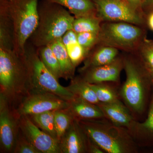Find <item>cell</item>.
Returning <instances> with one entry per match:
<instances>
[{"label": "cell", "mask_w": 153, "mask_h": 153, "mask_svg": "<svg viewBox=\"0 0 153 153\" xmlns=\"http://www.w3.org/2000/svg\"><path fill=\"white\" fill-rule=\"evenodd\" d=\"M31 91L26 54L21 56L13 49L0 47V95L17 108Z\"/></svg>", "instance_id": "6da1fadb"}, {"label": "cell", "mask_w": 153, "mask_h": 153, "mask_svg": "<svg viewBox=\"0 0 153 153\" xmlns=\"http://www.w3.org/2000/svg\"><path fill=\"white\" fill-rule=\"evenodd\" d=\"M126 81L120 88L121 100L136 120L144 112L151 82L150 74L140 60L135 56H123Z\"/></svg>", "instance_id": "7a4b0ae2"}, {"label": "cell", "mask_w": 153, "mask_h": 153, "mask_svg": "<svg viewBox=\"0 0 153 153\" xmlns=\"http://www.w3.org/2000/svg\"><path fill=\"white\" fill-rule=\"evenodd\" d=\"M75 17L63 6L48 0L38 4V21L30 37V43L38 49L62 38L72 30Z\"/></svg>", "instance_id": "3957f363"}, {"label": "cell", "mask_w": 153, "mask_h": 153, "mask_svg": "<svg viewBox=\"0 0 153 153\" xmlns=\"http://www.w3.org/2000/svg\"><path fill=\"white\" fill-rule=\"evenodd\" d=\"M39 0H0V9L6 12L13 31V50L24 56L28 40L38 21Z\"/></svg>", "instance_id": "277c9868"}, {"label": "cell", "mask_w": 153, "mask_h": 153, "mask_svg": "<svg viewBox=\"0 0 153 153\" xmlns=\"http://www.w3.org/2000/svg\"><path fill=\"white\" fill-rule=\"evenodd\" d=\"M88 137L105 153H136L137 146L128 130L105 118L78 121Z\"/></svg>", "instance_id": "5b68a950"}, {"label": "cell", "mask_w": 153, "mask_h": 153, "mask_svg": "<svg viewBox=\"0 0 153 153\" xmlns=\"http://www.w3.org/2000/svg\"><path fill=\"white\" fill-rule=\"evenodd\" d=\"M145 38V31L141 26L127 22H103L97 45L135 53Z\"/></svg>", "instance_id": "8992f818"}, {"label": "cell", "mask_w": 153, "mask_h": 153, "mask_svg": "<svg viewBox=\"0 0 153 153\" xmlns=\"http://www.w3.org/2000/svg\"><path fill=\"white\" fill-rule=\"evenodd\" d=\"M26 56L30 71L31 91L52 94L68 101L74 98L73 94L67 87L60 85L58 79L44 65L37 48L32 44L29 46L27 44Z\"/></svg>", "instance_id": "52a82bcc"}, {"label": "cell", "mask_w": 153, "mask_h": 153, "mask_svg": "<svg viewBox=\"0 0 153 153\" xmlns=\"http://www.w3.org/2000/svg\"><path fill=\"white\" fill-rule=\"evenodd\" d=\"M16 108L0 95V153H13L20 130V118Z\"/></svg>", "instance_id": "ba28073f"}, {"label": "cell", "mask_w": 153, "mask_h": 153, "mask_svg": "<svg viewBox=\"0 0 153 153\" xmlns=\"http://www.w3.org/2000/svg\"><path fill=\"white\" fill-rule=\"evenodd\" d=\"M97 16L102 22H123L141 26L145 20L142 13L121 0H93Z\"/></svg>", "instance_id": "9c48e42d"}, {"label": "cell", "mask_w": 153, "mask_h": 153, "mask_svg": "<svg viewBox=\"0 0 153 153\" xmlns=\"http://www.w3.org/2000/svg\"><path fill=\"white\" fill-rule=\"evenodd\" d=\"M68 104V101L55 94L31 91L23 99L16 109L20 116H29L65 109Z\"/></svg>", "instance_id": "30bf717a"}, {"label": "cell", "mask_w": 153, "mask_h": 153, "mask_svg": "<svg viewBox=\"0 0 153 153\" xmlns=\"http://www.w3.org/2000/svg\"><path fill=\"white\" fill-rule=\"evenodd\" d=\"M20 128L39 153H61L60 141L38 128L28 116H20Z\"/></svg>", "instance_id": "8fae6325"}, {"label": "cell", "mask_w": 153, "mask_h": 153, "mask_svg": "<svg viewBox=\"0 0 153 153\" xmlns=\"http://www.w3.org/2000/svg\"><path fill=\"white\" fill-rule=\"evenodd\" d=\"M123 67V56H120L111 63L87 68L79 72V75L91 84L111 82L119 85Z\"/></svg>", "instance_id": "7c38bea8"}, {"label": "cell", "mask_w": 153, "mask_h": 153, "mask_svg": "<svg viewBox=\"0 0 153 153\" xmlns=\"http://www.w3.org/2000/svg\"><path fill=\"white\" fill-rule=\"evenodd\" d=\"M89 138L74 119L60 140L61 153H88Z\"/></svg>", "instance_id": "4fadbf2b"}, {"label": "cell", "mask_w": 153, "mask_h": 153, "mask_svg": "<svg viewBox=\"0 0 153 153\" xmlns=\"http://www.w3.org/2000/svg\"><path fill=\"white\" fill-rule=\"evenodd\" d=\"M104 117L115 125L128 129L135 120L128 108L121 100L97 105Z\"/></svg>", "instance_id": "5bb4252c"}, {"label": "cell", "mask_w": 153, "mask_h": 153, "mask_svg": "<svg viewBox=\"0 0 153 153\" xmlns=\"http://www.w3.org/2000/svg\"><path fill=\"white\" fill-rule=\"evenodd\" d=\"M139 147L143 146L153 143V94L147 117L143 122L134 120L128 129Z\"/></svg>", "instance_id": "9a60e30c"}, {"label": "cell", "mask_w": 153, "mask_h": 153, "mask_svg": "<svg viewBox=\"0 0 153 153\" xmlns=\"http://www.w3.org/2000/svg\"><path fill=\"white\" fill-rule=\"evenodd\" d=\"M66 109L76 120L99 119L104 117L97 105L76 97L68 101Z\"/></svg>", "instance_id": "2e32d148"}, {"label": "cell", "mask_w": 153, "mask_h": 153, "mask_svg": "<svg viewBox=\"0 0 153 153\" xmlns=\"http://www.w3.org/2000/svg\"><path fill=\"white\" fill-rule=\"evenodd\" d=\"M119 50L109 46L98 45L92 49L83 61L79 72L91 67L102 66L111 63L119 57Z\"/></svg>", "instance_id": "e0dca14e"}, {"label": "cell", "mask_w": 153, "mask_h": 153, "mask_svg": "<svg viewBox=\"0 0 153 153\" xmlns=\"http://www.w3.org/2000/svg\"><path fill=\"white\" fill-rule=\"evenodd\" d=\"M63 6L75 18L97 16L96 8L93 0H48Z\"/></svg>", "instance_id": "ac0fdd59"}, {"label": "cell", "mask_w": 153, "mask_h": 153, "mask_svg": "<svg viewBox=\"0 0 153 153\" xmlns=\"http://www.w3.org/2000/svg\"><path fill=\"white\" fill-rule=\"evenodd\" d=\"M49 45L60 64L63 78L68 80L74 78L76 68L71 62L62 38L56 40Z\"/></svg>", "instance_id": "d6986e66"}, {"label": "cell", "mask_w": 153, "mask_h": 153, "mask_svg": "<svg viewBox=\"0 0 153 153\" xmlns=\"http://www.w3.org/2000/svg\"><path fill=\"white\" fill-rule=\"evenodd\" d=\"M62 39L71 62L76 68L83 62L88 54L78 43L76 33L73 30L66 32Z\"/></svg>", "instance_id": "ffe728a7"}, {"label": "cell", "mask_w": 153, "mask_h": 153, "mask_svg": "<svg viewBox=\"0 0 153 153\" xmlns=\"http://www.w3.org/2000/svg\"><path fill=\"white\" fill-rule=\"evenodd\" d=\"M67 87L76 97L93 104L98 105L100 103L90 83L84 80L80 75L74 76L70 79V84Z\"/></svg>", "instance_id": "44dd1931"}, {"label": "cell", "mask_w": 153, "mask_h": 153, "mask_svg": "<svg viewBox=\"0 0 153 153\" xmlns=\"http://www.w3.org/2000/svg\"><path fill=\"white\" fill-rule=\"evenodd\" d=\"M91 85L100 103H110L121 100L119 85L111 82H102L91 84Z\"/></svg>", "instance_id": "7402d4cb"}, {"label": "cell", "mask_w": 153, "mask_h": 153, "mask_svg": "<svg viewBox=\"0 0 153 153\" xmlns=\"http://www.w3.org/2000/svg\"><path fill=\"white\" fill-rule=\"evenodd\" d=\"M37 49L41 60L47 69L57 79L63 78L60 64L50 45Z\"/></svg>", "instance_id": "603a6c76"}, {"label": "cell", "mask_w": 153, "mask_h": 153, "mask_svg": "<svg viewBox=\"0 0 153 153\" xmlns=\"http://www.w3.org/2000/svg\"><path fill=\"white\" fill-rule=\"evenodd\" d=\"M55 111L28 116L33 123L42 131L58 140L55 130L54 115Z\"/></svg>", "instance_id": "cb8c5ba5"}, {"label": "cell", "mask_w": 153, "mask_h": 153, "mask_svg": "<svg viewBox=\"0 0 153 153\" xmlns=\"http://www.w3.org/2000/svg\"><path fill=\"white\" fill-rule=\"evenodd\" d=\"M102 22L97 16L75 18L72 30L76 33L83 32L99 33Z\"/></svg>", "instance_id": "d4e9b609"}, {"label": "cell", "mask_w": 153, "mask_h": 153, "mask_svg": "<svg viewBox=\"0 0 153 153\" xmlns=\"http://www.w3.org/2000/svg\"><path fill=\"white\" fill-rule=\"evenodd\" d=\"M135 53L149 72H153V40L145 38Z\"/></svg>", "instance_id": "484cf974"}, {"label": "cell", "mask_w": 153, "mask_h": 153, "mask_svg": "<svg viewBox=\"0 0 153 153\" xmlns=\"http://www.w3.org/2000/svg\"><path fill=\"white\" fill-rule=\"evenodd\" d=\"M74 120L66 108L55 111L54 122L57 139L59 141L69 128Z\"/></svg>", "instance_id": "4316f807"}, {"label": "cell", "mask_w": 153, "mask_h": 153, "mask_svg": "<svg viewBox=\"0 0 153 153\" xmlns=\"http://www.w3.org/2000/svg\"><path fill=\"white\" fill-rule=\"evenodd\" d=\"M76 34L78 43L88 55L91 51L97 45L99 33L83 32Z\"/></svg>", "instance_id": "83f0119b"}, {"label": "cell", "mask_w": 153, "mask_h": 153, "mask_svg": "<svg viewBox=\"0 0 153 153\" xmlns=\"http://www.w3.org/2000/svg\"><path fill=\"white\" fill-rule=\"evenodd\" d=\"M13 153H40L20 129Z\"/></svg>", "instance_id": "f1b7e54d"}, {"label": "cell", "mask_w": 153, "mask_h": 153, "mask_svg": "<svg viewBox=\"0 0 153 153\" xmlns=\"http://www.w3.org/2000/svg\"><path fill=\"white\" fill-rule=\"evenodd\" d=\"M143 0H124L131 7L142 13L141 6Z\"/></svg>", "instance_id": "f546056e"}, {"label": "cell", "mask_w": 153, "mask_h": 153, "mask_svg": "<svg viewBox=\"0 0 153 153\" xmlns=\"http://www.w3.org/2000/svg\"><path fill=\"white\" fill-rule=\"evenodd\" d=\"M141 10L144 15L153 10V0H143Z\"/></svg>", "instance_id": "4dcf8cb0"}, {"label": "cell", "mask_w": 153, "mask_h": 153, "mask_svg": "<svg viewBox=\"0 0 153 153\" xmlns=\"http://www.w3.org/2000/svg\"><path fill=\"white\" fill-rule=\"evenodd\" d=\"M105 152L99 146L89 138L88 153H104Z\"/></svg>", "instance_id": "1f68e13d"}, {"label": "cell", "mask_w": 153, "mask_h": 153, "mask_svg": "<svg viewBox=\"0 0 153 153\" xmlns=\"http://www.w3.org/2000/svg\"><path fill=\"white\" fill-rule=\"evenodd\" d=\"M146 22L148 28L153 31V10L145 14Z\"/></svg>", "instance_id": "d6a6232c"}, {"label": "cell", "mask_w": 153, "mask_h": 153, "mask_svg": "<svg viewBox=\"0 0 153 153\" xmlns=\"http://www.w3.org/2000/svg\"><path fill=\"white\" fill-rule=\"evenodd\" d=\"M150 74L152 81V83H153V72H151V73H150Z\"/></svg>", "instance_id": "836d02e7"}, {"label": "cell", "mask_w": 153, "mask_h": 153, "mask_svg": "<svg viewBox=\"0 0 153 153\" xmlns=\"http://www.w3.org/2000/svg\"><path fill=\"white\" fill-rule=\"evenodd\" d=\"M121 1H124V0H121Z\"/></svg>", "instance_id": "e575fe53"}]
</instances>
